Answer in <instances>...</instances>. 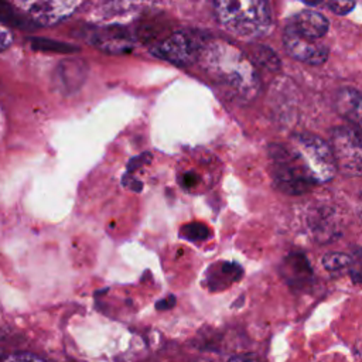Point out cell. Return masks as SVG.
I'll return each mask as SVG.
<instances>
[{"instance_id":"cell-1","label":"cell","mask_w":362,"mask_h":362,"mask_svg":"<svg viewBox=\"0 0 362 362\" xmlns=\"http://www.w3.org/2000/svg\"><path fill=\"white\" fill-rule=\"evenodd\" d=\"M199 61L214 81L239 98L252 99L257 93L259 78L255 66L232 44L225 41L205 44Z\"/></svg>"},{"instance_id":"cell-2","label":"cell","mask_w":362,"mask_h":362,"mask_svg":"<svg viewBox=\"0 0 362 362\" xmlns=\"http://www.w3.org/2000/svg\"><path fill=\"white\" fill-rule=\"evenodd\" d=\"M219 23L245 40H257L273 28L270 6L262 0H222L215 3Z\"/></svg>"},{"instance_id":"cell-3","label":"cell","mask_w":362,"mask_h":362,"mask_svg":"<svg viewBox=\"0 0 362 362\" xmlns=\"http://www.w3.org/2000/svg\"><path fill=\"white\" fill-rule=\"evenodd\" d=\"M294 165L311 184H322L337 173L331 148L325 140L311 133H296L286 147Z\"/></svg>"},{"instance_id":"cell-4","label":"cell","mask_w":362,"mask_h":362,"mask_svg":"<svg viewBox=\"0 0 362 362\" xmlns=\"http://www.w3.org/2000/svg\"><path fill=\"white\" fill-rule=\"evenodd\" d=\"M331 153L337 170L348 177H359L362 170L361 136L358 129L342 126L331 134Z\"/></svg>"},{"instance_id":"cell-5","label":"cell","mask_w":362,"mask_h":362,"mask_svg":"<svg viewBox=\"0 0 362 362\" xmlns=\"http://www.w3.org/2000/svg\"><path fill=\"white\" fill-rule=\"evenodd\" d=\"M204 37L192 31H178L156 45L151 52L175 65H189L199 59L204 51Z\"/></svg>"},{"instance_id":"cell-6","label":"cell","mask_w":362,"mask_h":362,"mask_svg":"<svg viewBox=\"0 0 362 362\" xmlns=\"http://www.w3.org/2000/svg\"><path fill=\"white\" fill-rule=\"evenodd\" d=\"M272 178L274 185L286 194H303L311 188V182L294 165L284 146H270Z\"/></svg>"},{"instance_id":"cell-7","label":"cell","mask_w":362,"mask_h":362,"mask_svg":"<svg viewBox=\"0 0 362 362\" xmlns=\"http://www.w3.org/2000/svg\"><path fill=\"white\" fill-rule=\"evenodd\" d=\"M82 6L81 1H24L18 3L34 23L42 25L57 24L75 13Z\"/></svg>"},{"instance_id":"cell-8","label":"cell","mask_w":362,"mask_h":362,"mask_svg":"<svg viewBox=\"0 0 362 362\" xmlns=\"http://www.w3.org/2000/svg\"><path fill=\"white\" fill-rule=\"evenodd\" d=\"M286 51L294 58L305 64L318 65L328 58V48L318 41H308L297 35L288 25L283 34Z\"/></svg>"},{"instance_id":"cell-9","label":"cell","mask_w":362,"mask_h":362,"mask_svg":"<svg viewBox=\"0 0 362 362\" xmlns=\"http://www.w3.org/2000/svg\"><path fill=\"white\" fill-rule=\"evenodd\" d=\"M89 41L99 49L110 54L129 52L133 48L134 40L123 27L112 25L95 30L89 35Z\"/></svg>"},{"instance_id":"cell-10","label":"cell","mask_w":362,"mask_h":362,"mask_svg":"<svg viewBox=\"0 0 362 362\" xmlns=\"http://www.w3.org/2000/svg\"><path fill=\"white\" fill-rule=\"evenodd\" d=\"M288 27L301 38L308 41H317L328 31L329 23L318 11L303 10L293 17Z\"/></svg>"},{"instance_id":"cell-11","label":"cell","mask_w":362,"mask_h":362,"mask_svg":"<svg viewBox=\"0 0 362 362\" xmlns=\"http://www.w3.org/2000/svg\"><path fill=\"white\" fill-rule=\"evenodd\" d=\"M361 93L354 88H341L335 96L337 112L355 127L361 126Z\"/></svg>"},{"instance_id":"cell-12","label":"cell","mask_w":362,"mask_h":362,"mask_svg":"<svg viewBox=\"0 0 362 362\" xmlns=\"http://www.w3.org/2000/svg\"><path fill=\"white\" fill-rule=\"evenodd\" d=\"M81 65H82L81 62L74 59L62 61L55 69V75H54L55 85L65 92H69L78 88L81 85V81L83 79V75H81V72L83 71L85 66H81Z\"/></svg>"},{"instance_id":"cell-13","label":"cell","mask_w":362,"mask_h":362,"mask_svg":"<svg viewBox=\"0 0 362 362\" xmlns=\"http://www.w3.org/2000/svg\"><path fill=\"white\" fill-rule=\"evenodd\" d=\"M31 47L37 51H44V52H58V54H68V52H75L78 51L76 47H71L69 44L54 41V40H47V38H31Z\"/></svg>"},{"instance_id":"cell-14","label":"cell","mask_w":362,"mask_h":362,"mask_svg":"<svg viewBox=\"0 0 362 362\" xmlns=\"http://www.w3.org/2000/svg\"><path fill=\"white\" fill-rule=\"evenodd\" d=\"M322 266L328 272H342L352 266V257L345 253L331 252L322 257Z\"/></svg>"},{"instance_id":"cell-15","label":"cell","mask_w":362,"mask_h":362,"mask_svg":"<svg viewBox=\"0 0 362 362\" xmlns=\"http://www.w3.org/2000/svg\"><path fill=\"white\" fill-rule=\"evenodd\" d=\"M0 23L4 25H14L18 28L28 27L27 21L17 13V10L6 1H0Z\"/></svg>"},{"instance_id":"cell-16","label":"cell","mask_w":362,"mask_h":362,"mask_svg":"<svg viewBox=\"0 0 362 362\" xmlns=\"http://www.w3.org/2000/svg\"><path fill=\"white\" fill-rule=\"evenodd\" d=\"M180 233L188 240H202V239H206L209 236V229L202 223L194 222V223L185 225L180 230Z\"/></svg>"},{"instance_id":"cell-17","label":"cell","mask_w":362,"mask_h":362,"mask_svg":"<svg viewBox=\"0 0 362 362\" xmlns=\"http://www.w3.org/2000/svg\"><path fill=\"white\" fill-rule=\"evenodd\" d=\"M255 57H256V61L260 62L267 69H277L280 65L277 55L266 47H257L255 49Z\"/></svg>"},{"instance_id":"cell-18","label":"cell","mask_w":362,"mask_h":362,"mask_svg":"<svg viewBox=\"0 0 362 362\" xmlns=\"http://www.w3.org/2000/svg\"><path fill=\"white\" fill-rule=\"evenodd\" d=\"M0 362H45V361L34 354L16 352V354H11V355L3 358Z\"/></svg>"},{"instance_id":"cell-19","label":"cell","mask_w":362,"mask_h":362,"mask_svg":"<svg viewBox=\"0 0 362 362\" xmlns=\"http://www.w3.org/2000/svg\"><path fill=\"white\" fill-rule=\"evenodd\" d=\"M325 6L335 14H346L355 7V3L354 1H329Z\"/></svg>"},{"instance_id":"cell-20","label":"cell","mask_w":362,"mask_h":362,"mask_svg":"<svg viewBox=\"0 0 362 362\" xmlns=\"http://www.w3.org/2000/svg\"><path fill=\"white\" fill-rule=\"evenodd\" d=\"M13 42V34L8 30L7 25L0 23V51L6 49L10 47V44Z\"/></svg>"},{"instance_id":"cell-21","label":"cell","mask_w":362,"mask_h":362,"mask_svg":"<svg viewBox=\"0 0 362 362\" xmlns=\"http://www.w3.org/2000/svg\"><path fill=\"white\" fill-rule=\"evenodd\" d=\"M228 362H260V359L255 354H239V355L230 356Z\"/></svg>"},{"instance_id":"cell-22","label":"cell","mask_w":362,"mask_h":362,"mask_svg":"<svg viewBox=\"0 0 362 362\" xmlns=\"http://www.w3.org/2000/svg\"><path fill=\"white\" fill-rule=\"evenodd\" d=\"M198 175L195 173H187L184 177H182V185L185 188H191L194 187L197 182H198Z\"/></svg>"},{"instance_id":"cell-23","label":"cell","mask_w":362,"mask_h":362,"mask_svg":"<svg viewBox=\"0 0 362 362\" xmlns=\"http://www.w3.org/2000/svg\"><path fill=\"white\" fill-rule=\"evenodd\" d=\"M148 157H150V154H141V156H139V157H134V158L129 163V165H127V167H129V170H130V171H133V170H134V168H137L141 163H146Z\"/></svg>"},{"instance_id":"cell-24","label":"cell","mask_w":362,"mask_h":362,"mask_svg":"<svg viewBox=\"0 0 362 362\" xmlns=\"http://www.w3.org/2000/svg\"><path fill=\"white\" fill-rule=\"evenodd\" d=\"M123 180H126V181H130V188L133 189V191H140L141 188H143V185L136 180V178H132V177H129V175H126Z\"/></svg>"},{"instance_id":"cell-25","label":"cell","mask_w":362,"mask_h":362,"mask_svg":"<svg viewBox=\"0 0 362 362\" xmlns=\"http://www.w3.org/2000/svg\"><path fill=\"white\" fill-rule=\"evenodd\" d=\"M1 359H3V351L0 349V361H1Z\"/></svg>"}]
</instances>
